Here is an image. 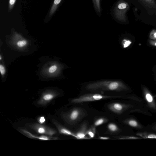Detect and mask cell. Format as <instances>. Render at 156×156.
Returning <instances> with one entry per match:
<instances>
[{
	"mask_svg": "<svg viewBox=\"0 0 156 156\" xmlns=\"http://www.w3.org/2000/svg\"><path fill=\"white\" fill-rule=\"evenodd\" d=\"M16 0H9V12L13 8Z\"/></svg>",
	"mask_w": 156,
	"mask_h": 156,
	"instance_id": "obj_21",
	"label": "cell"
},
{
	"mask_svg": "<svg viewBox=\"0 0 156 156\" xmlns=\"http://www.w3.org/2000/svg\"><path fill=\"white\" fill-rule=\"evenodd\" d=\"M52 121L53 123L57 128L60 133L67 135L71 136L74 137L75 133L72 132L63 126L62 125L56 120L53 119Z\"/></svg>",
	"mask_w": 156,
	"mask_h": 156,
	"instance_id": "obj_10",
	"label": "cell"
},
{
	"mask_svg": "<svg viewBox=\"0 0 156 156\" xmlns=\"http://www.w3.org/2000/svg\"><path fill=\"white\" fill-rule=\"evenodd\" d=\"M88 130L87 124L86 122H83L81 125L79 130L75 133L74 137L77 139H90L86 136Z\"/></svg>",
	"mask_w": 156,
	"mask_h": 156,
	"instance_id": "obj_7",
	"label": "cell"
},
{
	"mask_svg": "<svg viewBox=\"0 0 156 156\" xmlns=\"http://www.w3.org/2000/svg\"><path fill=\"white\" fill-rule=\"evenodd\" d=\"M62 0H54L49 12V15L52 16L56 10L58 6Z\"/></svg>",
	"mask_w": 156,
	"mask_h": 156,
	"instance_id": "obj_13",
	"label": "cell"
},
{
	"mask_svg": "<svg viewBox=\"0 0 156 156\" xmlns=\"http://www.w3.org/2000/svg\"><path fill=\"white\" fill-rule=\"evenodd\" d=\"M21 132L25 136L30 138L42 140H48L59 139L58 138L53 137L48 135L36 136L27 130L22 129H20Z\"/></svg>",
	"mask_w": 156,
	"mask_h": 156,
	"instance_id": "obj_6",
	"label": "cell"
},
{
	"mask_svg": "<svg viewBox=\"0 0 156 156\" xmlns=\"http://www.w3.org/2000/svg\"><path fill=\"white\" fill-rule=\"evenodd\" d=\"M87 115V112L83 109L74 108L63 114L62 117L66 122L69 125H74Z\"/></svg>",
	"mask_w": 156,
	"mask_h": 156,
	"instance_id": "obj_2",
	"label": "cell"
},
{
	"mask_svg": "<svg viewBox=\"0 0 156 156\" xmlns=\"http://www.w3.org/2000/svg\"><path fill=\"white\" fill-rule=\"evenodd\" d=\"M109 132L111 133H115L119 130V129L117 125L112 123L108 124L107 126Z\"/></svg>",
	"mask_w": 156,
	"mask_h": 156,
	"instance_id": "obj_12",
	"label": "cell"
},
{
	"mask_svg": "<svg viewBox=\"0 0 156 156\" xmlns=\"http://www.w3.org/2000/svg\"><path fill=\"white\" fill-rule=\"evenodd\" d=\"M108 121V119L106 118L103 117L100 118L95 121L94 125L96 127L107 122Z\"/></svg>",
	"mask_w": 156,
	"mask_h": 156,
	"instance_id": "obj_16",
	"label": "cell"
},
{
	"mask_svg": "<svg viewBox=\"0 0 156 156\" xmlns=\"http://www.w3.org/2000/svg\"><path fill=\"white\" fill-rule=\"evenodd\" d=\"M129 8L128 3L124 1H119L117 3L114 9V15L118 20L125 22L126 20V13Z\"/></svg>",
	"mask_w": 156,
	"mask_h": 156,
	"instance_id": "obj_4",
	"label": "cell"
},
{
	"mask_svg": "<svg viewBox=\"0 0 156 156\" xmlns=\"http://www.w3.org/2000/svg\"><path fill=\"white\" fill-rule=\"evenodd\" d=\"M27 43L26 41L23 40L19 41L17 43V46L20 47H22L25 46Z\"/></svg>",
	"mask_w": 156,
	"mask_h": 156,
	"instance_id": "obj_22",
	"label": "cell"
},
{
	"mask_svg": "<svg viewBox=\"0 0 156 156\" xmlns=\"http://www.w3.org/2000/svg\"><path fill=\"white\" fill-rule=\"evenodd\" d=\"M99 138L101 140H108L110 139V138L108 137L105 136H99Z\"/></svg>",
	"mask_w": 156,
	"mask_h": 156,
	"instance_id": "obj_29",
	"label": "cell"
},
{
	"mask_svg": "<svg viewBox=\"0 0 156 156\" xmlns=\"http://www.w3.org/2000/svg\"><path fill=\"white\" fill-rule=\"evenodd\" d=\"M120 96L102 95L98 94H88L82 95L78 98L71 100L73 103H80L100 100L120 98Z\"/></svg>",
	"mask_w": 156,
	"mask_h": 156,
	"instance_id": "obj_3",
	"label": "cell"
},
{
	"mask_svg": "<svg viewBox=\"0 0 156 156\" xmlns=\"http://www.w3.org/2000/svg\"><path fill=\"white\" fill-rule=\"evenodd\" d=\"M131 43V42L130 41L126 39L123 40L122 41V44L124 48L128 47Z\"/></svg>",
	"mask_w": 156,
	"mask_h": 156,
	"instance_id": "obj_20",
	"label": "cell"
},
{
	"mask_svg": "<svg viewBox=\"0 0 156 156\" xmlns=\"http://www.w3.org/2000/svg\"><path fill=\"white\" fill-rule=\"evenodd\" d=\"M57 67L55 65H53L51 66L49 70L50 73H52L55 72L57 69Z\"/></svg>",
	"mask_w": 156,
	"mask_h": 156,
	"instance_id": "obj_26",
	"label": "cell"
},
{
	"mask_svg": "<svg viewBox=\"0 0 156 156\" xmlns=\"http://www.w3.org/2000/svg\"><path fill=\"white\" fill-rule=\"evenodd\" d=\"M119 139H135L138 138L133 136H119L117 138Z\"/></svg>",
	"mask_w": 156,
	"mask_h": 156,
	"instance_id": "obj_25",
	"label": "cell"
},
{
	"mask_svg": "<svg viewBox=\"0 0 156 156\" xmlns=\"http://www.w3.org/2000/svg\"><path fill=\"white\" fill-rule=\"evenodd\" d=\"M146 6L156 9V3L154 0H139Z\"/></svg>",
	"mask_w": 156,
	"mask_h": 156,
	"instance_id": "obj_11",
	"label": "cell"
},
{
	"mask_svg": "<svg viewBox=\"0 0 156 156\" xmlns=\"http://www.w3.org/2000/svg\"><path fill=\"white\" fill-rule=\"evenodd\" d=\"M108 107L111 111L118 114L121 113L126 107L125 105L117 102L110 103Z\"/></svg>",
	"mask_w": 156,
	"mask_h": 156,
	"instance_id": "obj_9",
	"label": "cell"
},
{
	"mask_svg": "<svg viewBox=\"0 0 156 156\" xmlns=\"http://www.w3.org/2000/svg\"><path fill=\"white\" fill-rule=\"evenodd\" d=\"M100 1V0H92L94 9L100 16L101 13Z\"/></svg>",
	"mask_w": 156,
	"mask_h": 156,
	"instance_id": "obj_14",
	"label": "cell"
},
{
	"mask_svg": "<svg viewBox=\"0 0 156 156\" xmlns=\"http://www.w3.org/2000/svg\"><path fill=\"white\" fill-rule=\"evenodd\" d=\"M139 135L144 138H156V135L153 134L147 135L139 134Z\"/></svg>",
	"mask_w": 156,
	"mask_h": 156,
	"instance_id": "obj_19",
	"label": "cell"
},
{
	"mask_svg": "<svg viewBox=\"0 0 156 156\" xmlns=\"http://www.w3.org/2000/svg\"><path fill=\"white\" fill-rule=\"evenodd\" d=\"M85 89L92 91H112L119 92L126 90V86L120 81L103 80L89 83Z\"/></svg>",
	"mask_w": 156,
	"mask_h": 156,
	"instance_id": "obj_1",
	"label": "cell"
},
{
	"mask_svg": "<svg viewBox=\"0 0 156 156\" xmlns=\"http://www.w3.org/2000/svg\"><path fill=\"white\" fill-rule=\"evenodd\" d=\"M0 70L2 75H3L5 73V69L4 67L1 65H0Z\"/></svg>",
	"mask_w": 156,
	"mask_h": 156,
	"instance_id": "obj_27",
	"label": "cell"
},
{
	"mask_svg": "<svg viewBox=\"0 0 156 156\" xmlns=\"http://www.w3.org/2000/svg\"><path fill=\"white\" fill-rule=\"evenodd\" d=\"M149 37L151 40H156V30L153 29L151 31L149 34Z\"/></svg>",
	"mask_w": 156,
	"mask_h": 156,
	"instance_id": "obj_17",
	"label": "cell"
},
{
	"mask_svg": "<svg viewBox=\"0 0 156 156\" xmlns=\"http://www.w3.org/2000/svg\"><path fill=\"white\" fill-rule=\"evenodd\" d=\"M145 98L147 101L149 103H151L153 101L152 95L148 92H146Z\"/></svg>",
	"mask_w": 156,
	"mask_h": 156,
	"instance_id": "obj_18",
	"label": "cell"
},
{
	"mask_svg": "<svg viewBox=\"0 0 156 156\" xmlns=\"http://www.w3.org/2000/svg\"><path fill=\"white\" fill-rule=\"evenodd\" d=\"M149 44L153 46H156V40H151L149 41Z\"/></svg>",
	"mask_w": 156,
	"mask_h": 156,
	"instance_id": "obj_28",
	"label": "cell"
},
{
	"mask_svg": "<svg viewBox=\"0 0 156 156\" xmlns=\"http://www.w3.org/2000/svg\"><path fill=\"white\" fill-rule=\"evenodd\" d=\"M56 96V94L53 93H47L44 94L38 101L37 103L40 105H46Z\"/></svg>",
	"mask_w": 156,
	"mask_h": 156,
	"instance_id": "obj_8",
	"label": "cell"
},
{
	"mask_svg": "<svg viewBox=\"0 0 156 156\" xmlns=\"http://www.w3.org/2000/svg\"><path fill=\"white\" fill-rule=\"evenodd\" d=\"M0 59L1 60V55H0Z\"/></svg>",
	"mask_w": 156,
	"mask_h": 156,
	"instance_id": "obj_30",
	"label": "cell"
},
{
	"mask_svg": "<svg viewBox=\"0 0 156 156\" xmlns=\"http://www.w3.org/2000/svg\"><path fill=\"white\" fill-rule=\"evenodd\" d=\"M128 123L131 126L135 127L137 126V123L135 120H130L128 122Z\"/></svg>",
	"mask_w": 156,
	"mask_h": 156,
	"instance_id": "obj_23",
	"label": "cell"
},
{
	"mask_svg": "<svg viewBox=\"0 0 156 156\" xmlns=\"http://www.w3.org/2000/svg\"><path fill=\"white\" fill-rule=\"evenodd\" d=\"M155 96L156 97V95Z\"/></svg>",
	"mask_w": 156,
	"mask_h": 156,
	"instance_id": "obj_31",
	"label": "cell"
},
{
	"mask_svg": "<svg viewBox=\"0 0 156 156\" xmlns=\"http://www.w3.org/2000/svg\"><path fill=\"white\" fill-rule=\"evenodd\" d=\"M29 127L38 133L52 136L57 133L54 129L48 126L37 123H33L29 125Z\"/></svg>",
	"mask_w": 156,
	"mask_h": 156,
	"instance_id": "obj_5",
	"label": "cell"
},
{
	"mask_svg": "<svg viewBox=\"0 0 156 156\" xmlns=\"http://www.w3.org/2000/svg\"><path fill=\"white\" fill-rule=\"evenodd\" d=\"M37 120L40 124H43L45 121V119L44 116L39 117L38 118Z\"/></svg>",
	"mask_w": 156,
	"mask_h": 156,
	"instance_id": "obj_24",
	"label": "cell"
},
{
	"mask_svg": "<svg viewBox=\"0 0 156 156\" xmlns=\"http://www.w3.org/2000/svg\"><path fill=\"white\" fill-rule=\"evenodd\" d=\"M96 131V126L94 125L92 126L88 129L87 135H88L90 139L93 138L94 137Z\"/></svg>",
	"mask_w": 156,
	"mask_h": 156,
	"instance_id": "obj_15",
	"label": "cell"
}]
</instances>
